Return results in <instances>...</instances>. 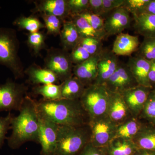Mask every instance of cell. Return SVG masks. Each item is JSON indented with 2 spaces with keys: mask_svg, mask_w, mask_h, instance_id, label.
Segmentation results:
<instances>
[{
  "mask_svg": "<svg viewBox=\"0 0 155 155\" xmlns=\"http://www.w3.org/2000/svg\"><path fill=\"white\" fill-rule=\"evenodd\" d=\"M40 116L59 125L80 126L88 125L89 119L80 100L61 99L36 101Z\"/></svg>",
  "mask_w": 155,
  "mask_h": 155,
  "instance_id": "6da1fadb",
  "label": "cell"
},
{
  "mask_svg": "<svg viewBox=\"0 0 155 155\" xmlns=\"http://www.w3.org/2000/svg\"><path fill=\"white\" fill-rule=\"evenodd\" d=\"M18 116H14L11 122L12 133L7 138L8 145L18 149L28 142L38 143L39 119L36 101L25 97Z\"/></svg>",
  "mask_w": 155,
  "mask_h": 155,
  "instance_id": "7a4b0ae2",
  "label": "cell"
},
{
  "mask_svg": "<svg viewBox=\"0 0 155 155\" xmlns=\"http://www.w3.org/2000/svg\"><path fill=\"white\" fill-rule=\"evenodd\" d=\"M90 139L88 125L80 126L58 125L54 155H78Z\"/></svg>",
  "mask_w": 155,
  "mask_h": 155,
  "instance_id": "3957f363",
  "label": "cell"
},
{
  "mask_svg": "<svg viewBox=\"0 0 155 155\" xmlns=\"http://www.w3.org/2000/svg\"><path fill=\"white\" fill-rule=\"evenodd\" d=\"M19 44L13 28L0 27V65L10 69L16 79L22 78L24 69L18 55Z\"/></svg>",
  "mask_w": 155,
  "mask_h": 155,
  "instance_id": "277c9868",
  "label": "cell"
},
{
  "mask_svg": "<svg viewBox=\"0 0 155 155\" xmlns=\"http://www.w3.org/2000/svg\"><path fill=\"white\" fill-rule=\"evenodd\" d=\"M110 98L104 85L92 84L85 87L80 101L91 120L107 115Z\"/></svg>",
  "mask_w": 155,
  "mask_h": 155,
  "instance_id": "5b68a950",
  "label": "cell"
},
{
  "mask_svg": "<svg viewBox=\"0 0 155 155\" xmlns=\"http://www.w3.org/2000/svg\"><path fill=\"white\" fill-rule=\"evenodd\" d=\"M44 62L45 68L54 72L62 82L73 76L74 66L70 53L63 49L52 48L48 50Z\"/></svg>",
  "mask_w": 155,
  "mask_h": 155,
  "instance_id": "8992f818",
  "label": "cell"
},
{
  "mask_svg": "<svg viewBox=\"0 0 155 155\" xmlns=\"http://www.w3.org/2000/svg\"><path fill=\"white\" fill-rule=\"evenodd\" d=\"M27 90L28 87L25 84L11 79L0 84V112L19 111L27 96Z\"/></svg>",
  "mask_w": 155,
  "mask_h": 155,
  "instance_id": "52a82bcc",
  "label": "cell"
},
{
  "mask_svg": "<svg viewBox=\"0 0 155 155\" xmlns=\"http://www.w3.org/2000/svg\"><path fill=\"white\" fill-rule=\"evenodd\" d=\"M88 125L90 142L97 147H105L115 137L117 125L107 115L89 120Z\"/></svg>",
  "mask_w": 155,
  "mask_h": 155,
  "instance_id": "ba28073f",
  "label": "cell"
},
{
  "mask_svg": "<svg viewBox=\"0 0 155 155\" xmlns=\"http://www.w3.org/2000/svg\"><path fill=\"white\" fill-rule=\"evenodd\" d=\"M111 92L121 94L123 92L138 85L127 64L119 62L114 74L104 84Z\"/></svg>",
  "mask_w": 155,
  "mask_h": 155,
  "instance_id": "9c48e42d",
  "label": "cell"
},
{
  "mask_svg": "<svg viewBox=\"0 0 155 155\" xmlns=\"http://www.w3.org/2000/svg\"><path fill=\"white\" fill-rule=\"evenodd\" d=\"M38 119V144L41 146L40 155H54L58 125L39 115Z\"/></svg>",
  "mask_w": 155,
  "mask_h": 155,
  "instance_id": "30bf717a",
  "label": "cell"
},
{
  "mask_svg": "<svg viewBox=\"0 0 155 155\" xmlns=\"http://www.w3.org/2000/svg\"><path fill=\"white\" fill-rule=\"evenodd\" d=\"M152 89L138 85L121 94L133 117L137 118L140 116L149 94Z\"/></svg>",
  "mask_w": 155,
  "mask_h": 155,
  "instance_id": "8fae6325",
  "label": "cell"
},
{
  "mask_svg": "<svg viewBox=\"0 0 155 155\" xmlns=\"http://www.w3.org/2000/svg\"><path fill=\"white\" fill-rule=\"evenodd\" d=\"M130 14L122 7L111 11L104 19V30L107 37L122 33L130 26Z\"/></svg>",
  "mask_w": 155,
  "mask_h": 155,
  "instance_id": "7c38bea8",
  "label": "cell"
},
{
  "mask_svg": "<svg viewBox=\"0 0 155 155\" xmlns=\"http://www.w3.org/2000/svg\"><path fill=\"white\" fill-rule=\"evenodd\" d=\"M119 58L112 50L104 49L100 55L97 63V75L94 84L104 85L118 67Z\"/></svg>",
  "mask_w": 155,
  "mask_h": 155,
  "instance_id": "4fadbf2b",
  "label": "cell"
},
{
  "mask_svg": "<svg viewBox=\"0 0 155 155\" xmlns=\"http://www.w3.org/2000/svg\"><path fill=\"white\" fill-rule=\"evenodd\" d=\"M100 54L93 56L83 63L74 65L73 74L87 87L94 84L97 75V63Z\"/></svg>",
  "mask_w": 155,
  "mask_h": 155,
  "instance_id": "5bb4252c",
  "label": "cell"
},
{
  "mask_svg": "<svg viewBox=\"0 0 155 155\" xmlns=\"http://www.w3.org/2000/svg\"><path fill=\"white\" fill-rule=\"evenodd\" d=\"M131 115L122 95L110 92L107 116L117 125L130 119Z\"/></svg>",
  "mask_w": 155,
  "mask_h": 155,
  "instance_id": "9a60e30c",
  "label": "cell"
},
{
  "mask_svg": "<svg viewBox=\"0 0 155 155\" xmlns=\"http://www.w3.org/2000/svg\"><path fill=\"white\" fill-rule=\"evenodd\" d=\"M126 64L138 85L153 89L149 79L150 61L135 56L130 57Z\"/></svg>",
  "mask_w": 155,
  "mask_h": 155,
  "instance_id": "2e32d148",
  "label": "cell"
},
{
  "mask_svg": "<svg viewBox=\"0 0 155 155\" xmlns=\"http://www.w3.org/2000/svg\"><path fill=\"white\" fill-rule=\"evenodd\" d=\"M36 10L41 14L54 15L63 20L71 17L67 0H43L36 4Z\"/></svg>",
  "mask_w": 155,
  "mask_h": 155,
  "instance_id": "e0dca14e",
  "label": "cell"
},
{
  "mask_svg": "<svg viewBox=\"0 0 155 155\" xmlns=\"http://www.w3.org/2000/svg\"><path fill=\"white\" fill-rule=\"evenodd\" d=\"M140 44L138 37L120 33L116 36L112 51L117 56H130L137 51Z\"/></svg>",
  "mask_w": 155,
  "mask_h": 155,
  "instance_id": "ac0fdd59",
  "label": "cell"
},
{
  "mask_svg": "<svg viewBox=\"0 0 155 155\" xmlns=\"http://www.w3.org/2000/svg\"><path fill=\"white\" fill-rule=\"evenodd\" d=\"M27 75L28 81L33 85L56 84L59 81L55 74L46 68H41L35 64H33L24 71Z\"/></svg>",
  "mask_w": 155,
  "mask_h": 155,
  "instance_id": "d6986e66",
  "label": "cell"
},
{
  "mask_svg": "<svg viewBox=\"0 0 155 155\" xmlns=\"http://www.w3.org/2000/svg\"><path fill=\"white\" fill-rule=\"evenodd\" d=\"M62 49L69 52L78 43L80 35L74 23L70 19L64 20L60 34Z\"/></svg>",
  "mask_w": 155,
  "mask_h": 155,
  "instance_id": "ffe728a7",
  "label": "cell"
},
{
  "mask_svg": "<svg viewBox=\"0 0 155 155\" xmlns=\"http://www.w3.org/2000/svg\"><path fill=\"white\" fill-rule=\"evenodd\" d=\"M106 155H133L138 149L131 140L113 139L105 147Z\"/></svg>",
  "mask_w": 155,
  "mask_h": 155,
  "instance_id": "44dd1931",
  "label": "cell"
},
{
  "mask_svg": "<svg viewBox=\"0 0 155 155\" xmlns=\"http://www.w3.org/2000/svg\"><path fill=\"white\" fill-rule=\"evenodd\" d=\"M85 85L79 79L72 76L64 81L61 84L62 99L73 100H80L83 94Z\"/></svg>",
  "mask_w": 155,
  "mask_h": 155,
  "instance_id": "7402d4cb",
  "label": "cell"
},
{
  "mask_svg": "<svg viewBox=\"0 0 155 155\" xmlns=\"http://www.w3.org/2000/svg\"><path fill=\"white\" fill-rule=\"evenodd\" d=\"M136 33L144 38H155V15L143 14L133 17Z\"/></svg>",
  "mask_w": 155,
  "mask_h": 155,
  "instance_id": "603a6c76",
  "label": "cell"
},
{
  "mask_svg": "<svg viewBox=\"0 0 155 155\" xmlns=\"http://www.w3.org/2000/svg\"><path fill=\"white\" fill-rule=\"evenodd\" d=\"M132 140L138 150L155 151V126L143 125Z\"/></svg>",
  "mask_w": 155,
  "mask_h": 155,
  "instance_id": "cb8c5ba5",
  "label": "cell"
},
{
  "mask_svg": "<svg viewBox=\"0 0 155 155\" xmlns=\"http://www.w3.org/2000/svg\"><path fill=\"white\" fill-rule=\"evenodd\" d=\"M70 19L75 25L80 38H93L102 41L107 37L105 31L94 29L86 19L79 15L72 16Z\"/></svg>",
  "mask_w": 155,
  "mask_h": 155,
  "instance_id": "d4e9b609",
  "label": "cell"
},
{
  "mask_svg": "<svg viewBox=\"0 0 155 155\" xmlns=\"http://www.w3.org/2000/svg\"><path fill=\"white\" fill-rule=\"evenodd\" d=\"M143 125L137 118L132 117L117 125L114 138H120L132 140Z\"/></svg>",
  "mask_w": 155,
  "mask_h": 155,
  "instance_id": "484cf974",
  "label": "cell"
},
{
  "mask_svg": "<svg viewBox=\"0 0 155 155\" xmlns=\"http://www.w3.org/2000/svg\"><path fill=\"white\" fill-rule=\"evenodd\" d=\"M34 94L40 95L42 98L48 100H57L62 99L61 84H56L37 85L32 89Z\"/></svg>",
  "mask_w": 155,
  "mask_h": 155,
  "instance_id": "4316f807",
  "label": "cell"
},
{
  "mask_svg": "<svg viewBox=\"0 0 155 155\" xmlns=\"http://www.w3.org/2000/svg\"><path fill=\"white\" fill-rule=\"evenodd\" d=\"M13 24L20 29L28 31L29 33L38 32L40 29L45 27L38 19L33 17H18L14 20Z\"/></svg>",
  "mask_w": 155,
  "mask_h": 155,
  "instance_id": "83f0119b",
  "label": "cell"
},
{
  "mask_svg": "<svg viewBox=\"0 0 155 155\" xmlns=\"http://www.w3.org/2000/svg\"><path fill=\"white\" fill-rule=\"evenodd\" d=\"M136 53L135 56L150 62L155 60V38H144Z\"/></svg>",
  "mask_w": 155,
  "mask_h": 155,
  "instance_id": "f1b7e54d",
  "label": "cell"
},
{
  "mask_svg": "<svg viewBox=\"0 0 155 155\" xmlns=\"http://www.w3.org/2000/svg\"><path fill=\"white\" fill-rule=\"evenodd\" d=\"M48 34L60 35L64 20L54 15L41 14Z\"/></svg>",
  "mask_w": 155,
  "mask_h": 155,
  "instance_id": "f546056e",
  "label": "cell"
},
{
  "mask_svg": "<svg viewBox=\"0 0 155 155\" xmlns=\"http://www.w3.org/2000/svg\"><path fill=\"white\" fill-rule=\"evenodd\" d=\"M140 116L147 120L151 125L155 126V89L151 91Z\"/></svg>",
  "mask_w": 155,
  "mask_h": 155,
  "instance_id": "4dcf8cb0",
  "label": "cell"
},
{
  "mask_svg": "<svg viewBox=\"0 0 155 155\" xmlns=\"http://www.w3.org/2000/svg\"><path fill=\"white\" fill-rule=\"evenodd\" d=\"M78 43L92 56L100 54L104 48L102 40L93 38H80Z\"/></svg>",
  "mask_w": 155,
  "mask_h": 155,
  "instance_id": "1f68e13d",
  "label": "cell"
},
{
  "mask_svg": "<svg viewBox=\"0 0 155 155\" xmlns=\"http://www.w3.org/2000/svg\"><path fill=\"white\" fill-rule=\"evenodd\" d=\"M27 44L35 54L38 55L45 47L44 35L39 31L29 33L27 38Z\"/></svg>",
  "mask_w": 155,
  "mask_h": 155,
  "instance_id": "d6a6232c",
  "label": "cell"
},
{
  "mask_svg": "<svg viewBox=\"0 0 155 155\" xmlns=\"http://www.w3.org/2000/svg\"><path fill=\"white\" fill-rule=\"evenodd\" d=\"M150 0H124L122 7L127 10L133 17L143 14L146 6Z\"/></svg>",
  "mask_w": 155,
  "mask_h": 155,
  "instance_id": "836d02e7",
  "label": "cell"
},
{
  "mask_svg": "<svg viewBox=\"0 0 155 155\" xmlns=\"http://www.w3.org/2000/svg\"><path fill=\"white\" fill-rule=\"evenodd\" d=\"M70 57L73 65H78L88 60L92 57L90 54L79 43L70 53Z\"/></svg>",
  "mask_w": 155,
  "mask_h": 155,
  "instance_id": "e575fe53",
  "label": "cell"
},
{
  "mask_svg": "<svg viewBox=\"0 0 155 155\" xmlns=\"http://www.w3.org/2000/svg\"><path fill=\"white\" fill-rule=\"evenodd\" d=\"M67 3L71 17L88 11L89 0H67Z\"/></svg>",
  "mask_w": 155,
  "mask_h": 155,
  "instance_id": "d590c367",
  "label": "cell"
},
{
  "mask_svg": "<svg viewBox=\"0 0 155 155\" xmlns=\"http://www.w3.org/2000/svg\"><path fill=\"white\" fill-rule=\"evenodd\" d=\"M79 16L83 17L94 29L99 31L104 30V19L97 16L89 11H85Z\"/></svg>",
  "mask_w": 155,
  "mask_h": 155,
  "instance_id": "8d00e7d4",
  "label": "cell"
},
{
  "mask_svg": "<svg viewBox=\"0 0 155 155\" xmlns=\"http://www.w3.org/2000/svg\"><path fill=\"white\" fill-rule=\"evenodd\" d=\"M14 115L9 113L5 117L0 116V149L4 145L5 140L7 139L6 134L11 129V125Z\"/></svg>",
  "mask_w": 155,
  "mask_h": 155,
  "instance_id": "74e56055",
  "label": "cell"
},
{
  "mask_svg": "<svg viewBox=\"0 0 155 155\" xmlns=\"http://www.w3.org/2000/svg\"><path fill=\"white\" fill-rule=\"evenodd\" d=\"M88 11L97 16L102 17L103 19H104L105 18L103 0H89Z\"/></svg>",
  "mask_w": 155,
  "mask_h": 155,
  "instance_id": "f35d334b",
  "label": "cell"
},
{
  "mask_svg": "<svg viewBox=\"0 0 155 155\" xmlns=\"http://www.w3.org/2000/svg\"><path fill=\"white\" fill-rule=\"evenodd\" d=\"M124 2V0H103L105 18L111 11L122 7Z\"/></svg>",
  "mask_w": 155,
  "mask_h": 155,
  "instance_id": "ab89813d",
  "label": "cell"
},
{
  "mask_svg": "<svg viewBox=\"0 0 155 155\" xmlns=\"http://www.w3.org/2000/svg\"><path fill=\"white\" fill-rule=\"evenodd\" d=\"M78 155H106L103 148L94 146L89 142Z\"/></svg>",
  "mask_w": 155,
  "mask_h": 155,
  "instance_id": "60d3db41",
  "label": "cell"
},
{
  "mask_svg": "<svg viewBox=\"0 0 155 155\" xmlns=\"http://www.w3.org/2000/svg\"><path fill=\"white\" fill-rule=\"evenodd\" d=\"M149 79L150 83L153 89V86L155 85V60L150 61Z\"/></svg>",
  "mask_w": 155,
  "mask_h": 155,
  "instance_id": "b9f144b4",
  "label": "cell"
},
{
  "mask_svg": "<svg viewBox=\"0 0 155 155\" xmlns=\"http://www.w3.org/2000/svg\"><path fill=\"white\" fill-rule=\"evenodd\" d=\"M143 14L155 15V0H150L145 8Z\"/></svg>",
  "mask_w": 155,
  "mask_h": 155,
  "instance_id": "7bdbcfd3",
  "label": "cell"
},
{
  "mask_svg": "<svg viewBox=\"0 0 155 155\" xmlns=\"http://www.w3.org/2000/svg\"><path fill=\"white\" fill-rule=\"evenodd\" d=\"M133 155H155V151L138 150Z\"/></svg>",
  "mask_w": 155,
  "mask_h": 155,
  "instance_id": "ee69618b",
  "label": "cell"
},
{
  "mask_svg": "<svg viewBox=\"0 0 155 155\" xmlns=\"http://www.w3.org/2000/svg\"><path fill=\"white\" fill-rule=\"evenodd\" d=\"M154 89H155V88H154Z\"/></svg>",
  "mask_w": 155,
  "mask_h": 155,
  "instance_id": "f6af8a7d",
  "label": "cell"
}]
</instances>
